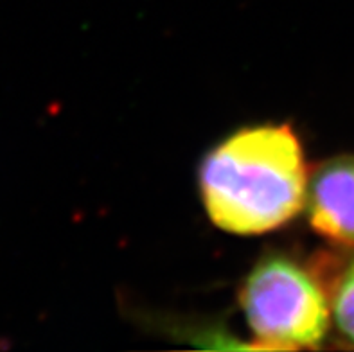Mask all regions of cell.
<instances>
[{
  "label": "cell",
  "instance_id": "obj_1",
  "mask_svg": "<svg viewBox=\"0 0 354 352\" xmlns=\"http://www.w3.org/2000/svg\"><path fill=\"white\" fill-rule=\"evenodd\" d=\"M308 167L288 124L239 129L200 167V189L216 227L239 236L270 232L304 207Z\"/></svg>",
  "mask_w": 354,
  "mask_h": 352
},
{
  "label": "cell",
  "instance_id": "obj_2",
  "mask_svg": "<svg viewBox=\"0 0 354 352\" xmlns=\"http://www.w3.org/2000/svg\"><path fill=\"white\" fill-rule=\"evenodd\" d=\"M328 293L308 268L284 255H268L247 277L241 308L259 347L315 349L331 324Z\"/></svg>",
  "mask_w": 354,
  "mask_h": 352
},
{
  "label": "cell",
  "instance_id": "obj_3",
  "mask_svg": "<svg viewBox=\"0 0 354 352\" xmlns=\"http://www.w3.org/2000/svg\"><path fill=\"white\" fill-rule=\"evenodd\" d=\"M304 207L315 232L354 250V155L335 156L315 167Z\"/></svg>",
  "mask_w": 354,
  "mask_h": 352
},
{
  "label": "cell",
  "instance_id": "obj_4",
  "mask_svg": "<svg viewBox=\"0 0 354 352\" xmlns=\"http://www.w3.org/2000/svg\"><path fill=\"white\" fill-rule=\"evenodd\" d=\"M329 304L338 338L354 347V257L338 273L329 295Z\"/></svg>",
  "mask_w": 354,
  "mask_h": 352
}]
</instances>
